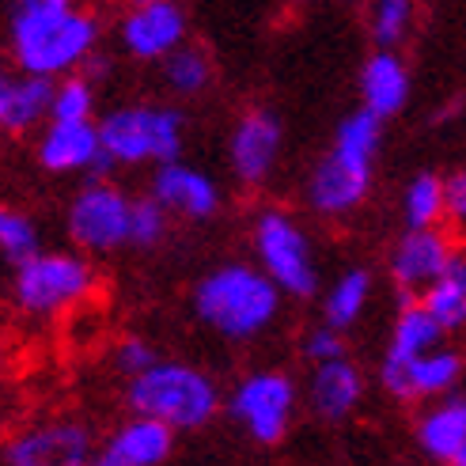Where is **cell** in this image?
I'll return each instance as SVG.
<instances>
[{"mask_svg": "<svg viewBox=\"0 0 466 466\" xmlns=\"http://www.w3.org/2000/svg\"><path fill=\"white\" fill-rule=\"evenodd\" d=\"M12 42L27 76L50 80L54 73H68L73 65L91 57L99 27L91 15L68 8L65 0H27L12 15Z\"/></svg>", "mask_w": 466, "mask_h": 466, "instance_id": "1", "label": "cell"}, {"mask_svg": "<svg viewBox=\"0 0 466 466\" xmlns=\"http://www.w3.org/2000/svg\"><path fill=\"white\" fill-rule=\"evenodd\" d=\"M129 406L137 417L163 429H198L217 413V387L198 368L186 364H152L145 376L129 383Z\"/></svg>", "mask_w": 466, "mask_h": 466, "instance_id": "2", "label": "cell"}, {"mask_svg": "<svg viewBox=\"0 0 466 466\" xmlns=\"http://www.w3.org/2000/svg\"><path fill=\"white\" fill-rule=\"evenodd\" d=\"M281 308L277 292L258 269L224 266L198 285V315L228 338H254Z\"/></svg>", "mask_w": 466, "mask_h": 466, "instance_id": "3", "label": "cell"}, {"mask_svg": "<svg viewBox=\"0 0 466 466\" xmlns=\"http://www.w3.org/2000/svg\"><path fill=\"white\" fill-rule=\"evenodd\" d=\"M99 133V156L106 163H141L156 159L175 163L182 148V118L178 110H159V106H129V110H114Z\"/></svg>", "mask_w": 466, "mask_h": 466, "instance_id": "4", "label": "cell"}, {"mask_svg": "<svg viewBox=\"0 0 466 466\" xmlns=\"http://www.w3.org/2000/svg\"><path fill=\"white\" fill-rule=\"evenodd\" d=\"M87 289H91V269L76 254H35L31 262L19 266L15 277V299L31 315L61 311Z\"/></svg>", "mask_w": 466, "mask_h": 466, "instance_id": "5", "label": "cell"}, {"mask_svg": "<svg viewBox=\"0 0 466 466\" xmlns=\"http://www.w3.org/2000/svg\"><path fill=\"white\" fill-rule=\"evenodd\" d=\"M258 254L266 266V281L277 292L292 296H311L315 292V262L311 247L285 213H266L258 220Z\"/></svg>", "mask_w": 466, "mask_h": 466, "instance_id": "6", "label": "cell"}, {"mask_svg": "<svg viewBox=\"0 0 466 466\" xmlns=\"http://www.w3.org/2000/svg\"><path fill=\"white\" fill-rule=\"evenodd\" d=\"M296 406V387L281 371H258L247 383H239L231 410L247 425V432L262 444H277L289 429V417Z\"/></svg>", "mask_w": 466, "mask_h": 466, "instance_id": "7", "label": "cell"}, {"mask_svg": "<svg viewBox=\"0 0 466 466\" xmlns=\"http://www.w3.org/2000/svg\"><path fill=\"white\" fill-rule=\"evenodd\" d=\"M68 231L84 250H114L129 239V198L106 182H96L73 201Z\"/></svg>", "mask_w": 466, "mask_h": 466, "instance_id": "8", "label": "cell"}, {"mask_svg": "<svg viewBox=\"0 0 466 466\" xmlns=\"http://www.w3.org/2000/svg\"><path fill=\"white\" fill-rule=\"evenodd\" d=\"M182 35H186V15L167 0L141 5L122 23V42L137 57H167L178 50Z\"/></svg>", "mask_w": 466, "mask_h": 466, "instance_id": "9", "label": "cell"}, {"mask_svg": "<svg viewBox=\"0 0 466 466\" xmlns=\"http://www.w3.org/2000/svg\"><path fill=\"white\" fill-rule=\"evenodd\" d=\"M152 201L163 208V213L171 208V213L201 220V217L217 213L220 194L201 171L186 167V163H163V167L156 171V182H152Z\"/></svg>", "mask_w": 466, "mask_h": 466, "instance_id": "10", "label": "cell"}, {"mask_svg": "<svg viewBox=\"0 0 466 466\" xmlns=\"http://www.w3.org/2000/svg\"><path fill=\"white\" fill-rule=\"evenodd\" d=\"M87 455V432L76 425L38 429L8 444V466H84Z\"/></svg>", "mask_w": 466, "mask_h": 466, "instance_id": "11", "label": "cell"}, {"mask_svg": "<svg viewBox=\"0 0 466 466\" xmlns=\"http://www.w3.org/2000/svg\"><path fill=\"white\" fill-rule=\"evenodd\" d=\"M451 247L440 231H410V236L394 250V281L402 285L406 296H413V289H429L436 277H444L451 266Z\"/></svg>", "mask_w": 466, "mask_h": 466, "instance_id": "12", "label": "cell"}, {"mask_svg": "<svg viewBox=\"0 0 466 466\" xmlns=\"http://www.w3.org/2000/svg\"><path fill=\"white\" fill-rule=\"evenodd\" d=\"M281 148V122L269 110H254L239 122L236 137H231V163L243 182H262Z\"/></svg>", "mask_w": 466, "mask_h": 466, "instance_id": "13", "label": "cell"}, {"mask_svg": "<svg viewBox=\"0 0 466 466\" xmlns=\"http://www.w3.org/2000/svg\"><path fill=\"white\" fill-rule=\"evenodd\" d=\"M171 455V429H163L156 421H137L122 425L110 436V444L96 459V466H159Z\"/></svg>", "mask_w": 466, "mask_h": 466, "instance_id": "14", "label": "cell"}, {"mask_svg": "<svg viewBox=\"0 0 466 466\" xmlns=\"http://www.w3.org/2000/svg\"><path fill=\"white\" fill-rule=\"evenodd\" d=\"M462 371V360L448 349H432V353L417 357L406 368H383V387L399 399H413V394H440L455 387Z\"/></svg>", "mask_w": 466, "mask_h": 466, "instance_id": "15", "label": "cell"}, {"mask_svg": "<svg viewBox=\"0 0 466 466\" xmlns=\"http://www.w3.org/2000/svg\"><path fill=\"white\" fill-rule=\"evenodd\" d=\"M360 91H364V110L371 118H387L399 114L410 99V73L406 65L394 57L390 50H380L376 57H368L364 73H360Z\"/></svg>", "mask_w": 466, "mask_h": 466, "instance_id": "16", "label": "cell"}, {"mask_svg": "<svg viewBox=\"0 0 466 466\" xmlns=\"http://www.w3.org/2000/svg\"><path fill=\"white\" fill-rule=\"evenodd\" d=\"M38 156L50 171H80L96 167L99 159V133L91 122H54L42 137Z\"/></svg>", "mask_w": 466, "mask_h": 466, "instance_id": "17", "label": "cell"}, {"mask_svg": "<svg viewBox=\"0 0 466 466\" xmlns=\"http://www.w3.org/2000/svg\"><path fill=\"white\" fill-rule=\"evenodd\" d=\"M368 182H371V171L349 167V163L326 156L311 178V205L319 213H349L368 194Z\"/></svg>", "mask_w": 466, "mask_h": 466, "instance_id": "18", "label": "cell"}, {"mask_svg": "<svg viewBox=\"0 0 466 466\" xmlns=\"http://www.w3.org/2000/svg\"><path fill=\"white\" fill-rule=\"evenodd\" d=\"M421 448L448 466H466V406H462V399H451L448 406H440L425 417Z\"/></svg>", "mask_w": 466, "mask_h": 466, "instance_id": "19", "label": "cell"}, {"mask_svg": "<svg viewBox=\"0 0 466 466\" xmlns=\"http://www.w3.org/2000/svg\"><path fill=\"white\" fill-rule=\"evenodd\" d=\"M50 96H54L50 80L27 76L19 84H5V91H0V126L8 133H23L38 126L50 114Z\"/></svg>", "mask_w": 466, "mask_h": 466, "instance_id": "20", "label": "cell"}, {"mask_svg": "<svg viewBox=\"0 0 466 466\" xmlns=\"http://www.w3.org/2000/svg\"><path fill=\"white\" fill-rule=\"evenodd\" d=\"M440 338H444V334H440V326L421 308H417V304L402 308L399 322H394V338H390L383 368H406V364H413L417 357L432 353V349L440 345Z\"/></svg>", "mask_w": 466, "mask_h": 466, "instance_id": "21", "label": "cell"}, {"mask_svg": "<svg viewBox=\"0 0 466 466\" xmlns=\"http://www.w3.org/2000/svg\"><path fill=\"white\" fill-rule=\"evenodd\" d=\"M357 399H360V376L353 364H345V360L319 364L315 383H311V402L322 417L338 421V417H345L357 406Z\"/></svg>", "mask_w": 466, "mask_h": 466, "instance_id": "22", "label": "cell"}, {"mask_svg": "<svg viewBox=\"0 0 466 466\" xmlns=\"http://www.w3.org/2000/svg\"><path fill=\"white\" fill-rule=\"evenodd\" d=\"M417 308L440 326V334L462 326V319H466V269H462V262H451L444 277H436V281L425 289Z\"/></svg>", "mask_w": 466, "mask_h": 466, "instance_id": "23", "label": "cell"}, {"mask_svg": "<svg viewBox=\"0 0 466 466\" xmlns=\"http://www.w3.org/2000/svg\"><path fill=\"white\" fill-rule=\"evenodd\" d=\"M376 148H380V118H371L368 110H357V114H349V118L338 126L330 156L341 159V163H349V167L371 171Z\"/></svg>", "mask_w": 466, "mask_h": 466, "instance_id": "24", "label": "cell"}, {"mask_svg": "<svg viewBox=\"0 0 466 466\" xmlns=\"http://www.w3.org/2000/svg\"><path fill=\"white\" fill-rule=\"evenodd\" d=\"M368 292H371V277L364 269H349L330 289V296H326V322H330V330H341V326H349L364 311Z\"/></svg>", "mask_w": 466, "mask_h": 466, "instance_id": "25", "label": "cell"}, {"mask_svg": "<svg viewBox=\"0 0 466 466\" xmlns=\"http://www.w3.org/2000/svg\"><path fill=\"white\" fill-rule=\"evenodd\" d=\"M0 254L15 266L31 262L38 254V228L8 205H0Z\"/></svg>", "mask_w": 466, "mask_h": 466, "instance_id": "26", "label": "cell"}, {"mask_svg": "<svg viewBox=\"0 0 466 466\" xmlns=\"http://www.w3.org/2000/svg\"><path fill=\"white\" fill-rule=\"evenodd\" d=\"M440 213H444L440 178L436 175H417L410 182V190H406V220H410V231H429Z\"/></svg>", "mask_w": 466, "mask_h": 466, "instance_id": "27", "label": "cell"}, {"mask_svg": "<svg viewBox=\"0 0 466 466\" xmlns=\"http://www.w3.org/2000/svg\"><path fill=\"white\" fill-rule=\"evenodd\" d=\"M208 76H213L208 57L201 50H194V46H178V50L171 54V61H167V80H171L175 91H182V96L201 91L208 84Z\"/></svg>", "mask_w": 466, "mask_h": 466, "instance_id": "28", "label": "cell"}, {"mask_svg": "<svg viewBox=\"0 0 466 466\" xmlns=\"http://www.w3.org/2000/svg\"><path fill=\"white\" fill-rule=\"evenodd\" d=\"M91 114V84L84 76H68L50 96V118L54 122H87Z\"/></svg>", "mask_w": 466, "mask_h": 466, "instance_id": "29", "label": "cell"}, {"mask_svg": "<svg viewBox=\"0 0 466 466\" xmlns=\"http://www.w3.org/2000/svg\"><path fill=\"white\" fill-rule=\"evenodd\" d=\"M163 224H167V213H163V208L152 198L129 201V243L152 247L163 236Z\"/></svg>", "mask_w": 466, "mask_h": 466, "instance_id": "30", "label": "cell"}, {"mask_svg": "<svg viewBox=\"0 0 466 466\" xmlns=\"http://www.w3.org/2000/svg\"><path fill=\"white\" fill-rule=\"evenodd\" d=\"M406 23H410L406 0H387V5H380L376 15H371V35H376L380 46H394L406 35Z\"/></svg>", "mask_w": 466, "mask_h": 466, "instance_id": "31", "label": "cell"}, {"mask_svg": "<svg viewBox=\"0 0 466 466\" xmlns=\"http://www.w3.org/2000/svg\"><path fill=\"white\" fill-rule=\"evenodd\" d=\"M156 364V353H152V345H145L141 338H129V341H122V349H118V368L126 371V376H145V371Z\"/></svg>", "mask_w": 466, "mask_h": 466, "instance_id": "32", "label": "cell"}, {"mask_svg": "<svg viewBox=\"0 0 466 466\" xmlns=\"http://www.w3.org/2000/svg\"><path fill=\"white\" fill-rule=\"evenodd\" d=\"M304 349H308V357L315 364H334V360H341V334L330 330V326H322V330L308 334Z\"/></svg>", "mask_w": 466, "mask_h": 466, "instance_id": "33", "label": "cell"}, {"mask_svg": "<svg viewBox=\"0 0 466 466\" xmlns=\"http://www.w3.org/2000/svg\"><path fill=\"white\" fill-rule=\"evenodd\" d=\"M440 194H444V213L462 220V213H466V175L459 171L448 182H440Z\"/></svg>", "mask_w": 466, "mask_h": 466, "instance_id": "34", "label": "cell"}, {"mask_svg": "<svg viewBox=\"0 0 466 466\" xmlns=\"http://www.w3.org/2000/svg\"><path fill=\"white\" fill-rule=\"evenodd\" d=\"M0 91H5V80H0Z\"/></svg>", "mask_w": 466, "mask_h": 466, "instance_id": "35", "label": "cell"}]
</instances>
